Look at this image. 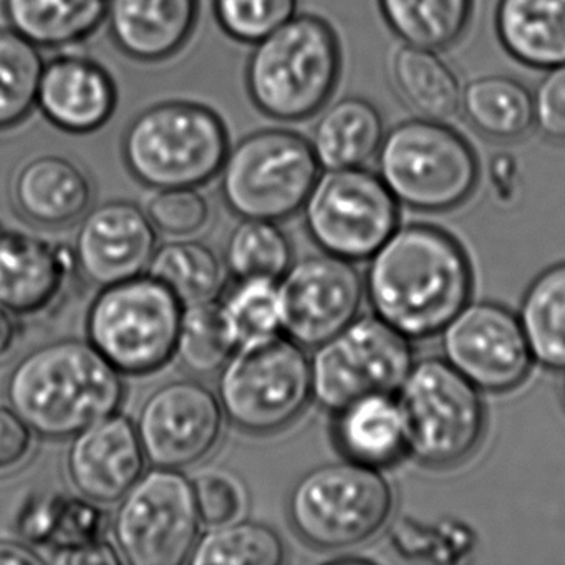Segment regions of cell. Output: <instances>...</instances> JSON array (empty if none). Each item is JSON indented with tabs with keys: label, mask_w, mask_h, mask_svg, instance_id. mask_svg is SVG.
<instances>
[{
	"label": "cell",
	"mask_w": 565,
	"mask_h": 565,
	"mask_svg": "<svg viewBox=\"0 0 565 565\" xmlns=\"http://www.w3.org/2000/svg\"><path fill=\"white\" fill-rule=\"evenodd\" d=\"M363 284L379 319L406 339H428L468 303L472 273L451 234L412 224L396 227L370 257Z\"/></svg>",
	"instance_id": "obj_1"
},
{
	"label": "cell",
	"mask_w": 565,
	"mask_h": 565,
	"mask_svg": "<svg viewBox=\"0 0 565 565\" xmlns=\"http://www.w3.org/2000/svg\"><path fill=\"white\" fill-rule=\"evenodd\" d=\"M6 396L32 431L72 438L118 412L125 383L88 340L64 339L22 356L9 375Z\"/></svg>",
	"instance_id": "obj_2"
},
{
	"label": "cell",
	"mask_w": 565,
	"mask_h": 565,
	"mask_svg": "<svg viewBox=\"0 0 565 565\" xmlns=\"http://www.w3.org/2000/svg\"><path fill=\"white\" fill-rule=\"evenodd\" d=\"M340 67L339 39L329 22L296 14L254 44L246 65L247 94L260 114L296 124L326 107Z\"/></svg>",
	"instance_id": "obj_3"
},
{
	"label": "cell",
	"mask_w": 565,
	"mask_h": 565,
	"mask_svg": "<svg viewBox=\"0 0 565 565\" xmlns=\"http://www.w3.org/2000/svg\"><path fill=\"white\" fill-rule=\"evenodd\" d=\"M230 148L223 118L206 105L183 100L141 111L121 138L125 167L153 190L210 183L220 174Z\"/></svg>",
	"instance_id": "obj_4"
},
{
	"label": "cell",
	"mask_w": 565,
	"mask_h": 565,
	"mask_svg": "<svg viewBox=\"0 0 565 565\" xmlns=\"http://www.w3.org/2000/svg\"><path fill=\"white\" fill-rule=\"evenodd\" d=\"M379 177L398 204L441 213L465 203L479 178V163L468 141L443 121L415 118L383 137Z\"/></svg>",
	"instance_id": "obj_5"
},
{
	"label": "cell",
	"mask_w": 565,
	"mask_h": 565,
	"mask_svg": "<svg viewBox=\"0 0 565 565\" xmlns=\"http://www.w3.org/2000/svg\"><path fill=\"white\" fill-rule=\"evenodd\" d=\"M183 310L150 274L102 287L87 313L88 342L121 375H150L177 355Z\"/></svg>",
	"instance_id": "obj_6"
},
{
	"label": "cell",
	"mask_w": 565,
	"mask_h": 565,
	"mask_svg": "<svg viewBox=\"0 0 565 565\" xmlns=\"http://www.w3.org/2000/svg\"><path fill=\"white\" fill-rule=\"evenodd\" d=\"M220 372L224 415L254 435L286 428L312 399L309 356L280 332L237 347Z\"/></svg>",
	"instance_id": "obj_7"
},
{
	"label": "cell",
	"mask_w": 565,
	"mask_h": 565,
	"mask_svg": "<svg viewBox=\"0 0 565 565\" xmlns=\"http://www.w3.org/2000/svg\"><path fill=\"white\" fill-rule=\"evenodd\" d=\"M396 393L406 449L416 461L449 468L478 449L486 428L481 395L446 360L415 363Z\"/></svg>",
	"instance_id": "obj_8"
},
{
	"label": "cell",
	"mask_w": 565,
	"mask_h": 565,
	"mask_svg": "<svg viewBox=\"0 0 565 565\" xmlns=\"http://www.w3.org/2000/svg\"><path fill=\"white\" fill-rule=\"evenodd\" d=\"M319 174L307 138L286 128H266L231 147L217 177L233 213L279 223L302 210Z\"/></svg>",
	"instance_id": "obj_9"
},
{
	"label": "cell",
	"mask_w": 565,
	"mask_h": 565,
	"mask_svg": "<svg viewBox=\"0 0 565 565\" xmlns=\"http://www.w3.org/2000/svg\"><path fill=\"white\" fill-rule=\"evenodd\" d=\"M393 491L379 469L340 461L310 469L289 495V518L303 541L327 551L370 541L392 515Z\"/></svg>",
	"instance_id": "obj_10"
},
{
	"label": "cell",
	"mask_w": 565,
	"mask_h": 565,
	"mask_svg": "<svg viewBox=\"0 0 565 565\" xmlns=\"http://www.w3.org/2000/svg\"><path fill=\"white\" fill-rule=\"evenodd\" d=\"M316 349L312 398L333 413L363 396L393 395L413 366L408 339L379 317H356Z\"/></svg>",
	"instance_id": "obj_11"
},
{
	"label": "cell",
	"mask_w": 565,
	"mask_h": 565,
	"mask_svg": "<svg viewBox=\"0 0 565 565\" xmlns=\"http://www.w3.org/2000/svg\"><path fill=\"white\" fill-rule=\"evenodd\" d=\"M302 210L317 246L350 263L370 259L398 227V201L363 167L323 171Z\"/></svg>",
	"instance_id": "obj_12"
},
{
	"label": "cell",
	"mask_w": 565,
	"mask_h": 565,
	"mask_svg": "<svg viewBox=\"0 0 565 565\" xmlns=\"http://www.w3.org/2000/svg\"><path fill=\"white\" fill-rule=\"evenodd\" d=\"M114 535L124 562L180 565L190 562L200 539L193 481L180 469L143 472L120 499Z\"/></svg>",
	"instance_id": "obj_13"
},
{
	"label": "cell",
	"mask_w": 565,
	"mask_h": 565,
	"mask_svg": "<svg viewBox=\"0 0 565 565\" xmlns=\"http://www.w3.org/2000/svg\"><path fill=\"white\" fill-rule=\"evenodd\" d=\"M441 332L446 362L478 390L509 392L531 372L534 359L521 320L505 307L466 303Z\"/></svg>",
	"instance_id": "obj_14"
},
{
	"label": "cell",
	"mask_w": 565,
	"mask_h": 565,
	"mask_svg": "<svg viewBox=\"0 0 565 565\" xmlns=\"http://www.w3.org/2000/svg\"><path fill=\"white\" fill-rule=\"evenodd\" d=\"M220 396L194 380H171L154 388L138 412L145 456L154 468L181 469L206 458L223 435Z\"/></svg>",
	"instance_id": "obj_15"
},
{
	"label": "cell",
	"mask_w": 565,
	"mask_h": 565,
	"mask_svg": "<svg viewBox=\"0 0 565 565\" xmlns=\"http://www.w3.org/2000/svg\"><path fill=\"white\" fill-rule=\"evenodd\" d=\"M282 330L302 347H319L359 317L365 284L350 260L307 256L280 277Z\"/></svg>",
	"instance_id": "obj_16"
},
{
	"label": "cell",
	"mask_w": 565,
	"mask_h": 565,
	"mask_svg": "<svg viewBox=\"0 0 565 565\" xmlns=\"http://www.w3.org/2000/svg\"><path fill=\"white\" fill-rule=\"evenodd\" d=\"M157 249L147 211L128 201L88 210L74 244L77 269L100 289L147 274Z\"/></svg>",
	"instance_id": "obj_17"
},
{
	"label": "cell",
	"mask_w": 565,
	"mask_h": 565,
	"mask_svg": "<svg viewBox=\"0 0 565 565\" xmlns=\"http://www.w3.org/2000/svg\"><path fill=\"white\" fill-rule=\"evenodd\" d=\"M145 461L137 423L117 412L72 436L67 472L84 498L110 504L143 476Z\"/></svg>",
	"instance_id": "obj_18"
},
{
	"label": "cell",
	"mask_w": 565,
	"mask_h": 565,
	"mask_svg": "<svg viewBox=\"0 0 565 565\" xmlns=\"http://www.w3.org/2000/svg\"><path fill=\"white\" fill-rule=\"evenodd\" d=\"M77 269L74 249L25 233H0V306L14 316L47 312Z\"/></svg>",
	"instance_id": "obj_19"
},
{
	"label": "cell",
	"mask_w": 565,
	"mask_h": 565,
	"mask_svg": "<svg viewBox=\"0 0 565 565\" xmlns=\"http://www.w3.org/2000/svg\"><path fill=\"white\" fill-rule=\"evenodd\" d=\"M117 104L114 78L94 58L68 54L45 62L38 108L58 130L94 134L110 121Z\"/></svg>",
	"instance_id": "obj_20"
},
{
	"label": "cell",
	"mask_w": 565,
	"mask_h": 565,
	"mask_svg": "<svg viewBox=\"0 0 565 565\" xmlns=\"http://www.w3.org/2000/svg\"><path fill=\"white\" fill-rule=\"evenodd\" d=\"M198 18L200 0H107L105 22L118 51L157 64L183 51Z\"/></svg>",
	"instance_id": "obj_21"
},
{
	"label": "cell",
	"mask_w": 565,
	"mask_h": 565,
	"mask_svg": "<svg viewBox=\"0 0 565 565\" xmlns=\"http://www.w3.org/2000/svg\"><path fill=\"white\" fill-rule=\"evenodd\" d=\"M15 206L32 223L71 226L94 201V186L84 170L61 154H41L25 161L12 180Z\"/></svg>",
	"instance_id": "obj_22"
},
{
	"label": "cell",
	"mask_w": 565,
	"mask_h": 565,
	"mask_svg": "<svg viewBox=\"0 0 565 565\" xmlns=\"http://www.w3.org/2000/svg\"><path fill=\"white\" fill-rule=\"evenodd\" d=\"M333 438L350 461L388 468L408 452L405 426L393 395H369L335 412Z\"/></svg>",
	"instance_id": "obj_23"
},
{
	"label": "cell",
	"mask_w": 565,
	"mask_h": 565,
	"mask_svg": "<svg viewBox=\"0 0 565 565\" xmlns=\"http://www.w3.org/2000/svg\"><path fill=\"white\" fill-rule=\"evenodd\" d=\"M495 29L521 64L544 71L565 64V0H499Z\"/></svg>",
	"instance_id": "obj_24"
},
{
	"label": "cell",
	"mask_w": 565,
	"mask_h": 565,
	"mask_svg": "<svg viewBox=\"0 0 565 565\" xmlns=\"http://www.w3.org/2000/svg\"><path fill=\"white\" fill-rule=\"evenodd\" d=\"M385 131L375 105L347 97L330 105L310 134V147L323 170L360 168L379 153Z\"/></svg>",
	"instance_id": "obj_25"
},
{
	"label": "cell",
	"mask_w": 565,
	"mask_h": 565,
	"mask_svg": "<svg viewBox=\"0 0 565 565\" xmlns=\"http://www.w3.org/2000/svg\"><path fill=\"white\" fill-rule=\"evenodd\" d=\"M12 31L39 49L81 44L105 22L107 0H4Z\"/></svg>",
	"instance_id": "obj_26"
},
{
	"label": "cell",
	"mask_w": 565,
	"mask_h": 565,
	"mask_svg": "<svg viewBox=\"0 0 565 565\" xmlns=\"http://www.w3.org/2000/svg\"><path fill=\"white\" fill-rule=\"evenodd\" d=\"M390 77L403 104L418 118L446 121L459 110L461 85L436 51L406 44L396 49Z\"/></svg>",
	"instance_id": "obj_27"
},
{
	"label": "cell",
	"mask_w": 565,
	"mask_h": 565,
	"mask_svg": "<svg viewBox=\"0 0 565 565\" xmlns=\"http://www.w3.org/2000/svg\"><path fill=\"white\" fill-rule=\"evenodd\" d=\"M466 121L494 141H515L534 125V102L524 84L505 75H486L469 82L461 94Z\"/></svg>",
	"instance_id": "obj_28"
},
{
	"label": "cell",
	"mask_w": 565,
	"mask_h": 565,
	"mask_svg": "<svg viewBox=\"0 0 565 565\" xmlns=\"http://www.w3.org/2000/svg\"><path fill=\"white\" fill-rule=\"evenodd\" d=\"M519 320L534 362L565 372V263L542 270L532 280Z\"/></svg>",
	"instance_id": "obj_29"
},
{
	"label": "cell",
	"mask_w": 565,
	"mask_h": 565,
	"mask_svg": "<svg viewBox=\"0 0 565 565\" xmlns=\"http://www.w3.org/2000/svg\"><path fill=\"white\" fill-rule=\"evenodd\" d=\"M388 28L403 44L443 51L468 29L472 0H379Z\"/></svg>",
	"instance_id": "obj_30"
},
{
	"label": "cell",
	"mask_w": 565,
	"mask_h": 565,
	"mask_svg": "<svg viewBox=\"0 0 565 565\" xmlns=\"http://www.w3.org/2000/svg\"><path fill=\"white\" fill-rule=\"evenodd\" d=\"M147 274L167 286L184 307L213 302L224 286L223 263L198 241H171L158 247Z\"/></svg>",
	"instance_id": "obj_31"
},
{
	"label": "cell",
	"mask_w": 565,
	"mask_h": 565,
	"mask_svg": "<svg viewBox=\"0 0 565 565\" xmlns=\"http://www.w3.org/2000/svg\"><path fill=\"white\" fill-rule=\"evenodd\" d=\"M44 58L12 29H0V131L19 127L38 108Z\"/></svg>",
	"instance_id": "obj_32"
},
{
	"label": "cell",
	"mask_w": 565,
	"mask_h": 565,
	"mask_svg": "<svg viewBox=\"0 0 565 565\" xmlns=\"http://www.w3.org/2000/svg\"><path fill=\"white\" fill-rule=\"evenodd\" d=\"M286 545L280 535L260 522L234 521L211 527L198 539L191 564L280 565Z\"/></svg>",
	"instance_id": "obj_33"
},
{
	"label": "cell",
	"mask_w": 565,
	"mask_h": 565,
	"mask_svg": "<svg viewBox=\"0 0 565 565\" xmlns=\"http://www.w3.org/2000/svg\"><path fill=\"white\" fill-rule=\"evenodd\" d=\"M292 260L289 237L274 221L243 220L227 239V269L239 280H279Z\"/></svg>",
	"instance_id": "obj_34"
},
{
	"label": "cell",
	"mask_w": 565,
	"mask_h": 565,
	"mask_svg": "<svg viewBox=\"0 0 565 565\" xmlns=\"http://www.w3.org/2000/svg\"><path fill=\"white\" fill-rule=\"evenodd\" d=\"M236 349L221 303L184 307L177 342V356L184 369L196 375L220 372Z\"/></svg>",
	"instance_id": "obj_35"
},
{
	"label": "cell",
	"mask_w": 565,
	"mask_h": 565,
	"mask_svg": "<svg viewBox=\"0 0 565 565\" xmlns=\"http://www.w3.org/2000/svg\"><path fill=\"white\" fill-rule=\"evenodd\" d=\"M236 345L276 335L282 330L279 284L273 279H244L221 303Z\"/></svg>",
	"instance_id": "obj_36"
},
{
	"label": "cell",
	"mask_w": 565,
	"mask_h": 565,
	"mask_svg": "<svg viewBox=\"0 0 565 565\" xmlns=\"http://www.w3.org/2000/svg\"><path fill=\"white\" fill-rule=\"evenodd\" d=\"M299 0H213L214 18L241 44H257L297 14Z\"/></svg>",
	"instance_id": "obj_37"
},
{
	"label": "cell",
	"mask_w": 565,
	"mask_h": 565,
	"mask_svg": "<svg viewBox=\"0 0 565 565\" xmlns=\"http://www.w3.org/2000/svg\"><path fill=\"white\" fill-rule=\"evenodd\" d=\"M145 211L154 230L174 237L200 233L211 216L210 203L196 188L157 190Z\"/></svg>",
	"instance_id": "obj_38"
},
{
	"label": "cell",
	"mask_w": 565,
	"mask_h": 565,
	"mask_svg": "<svg viewBox=\"0 0 565 565\" xmlns=\"http://www.w3.org/2000/svg\"><path fill=\"white\" fill-rule=\"evenodd\" d=\"M193 489L201 524L206 527L239 521L246 509L243 486L226 472H204L194 479Z\"/></svg>",
	"instance_id": "obj_39"
},
{
	"label": "cell",
	"mask_w": 565,
	"mask_h": 565,
	"mask_svg": "<svg viewBox=\"0 0 565 565\" xmlns=\"http://www.w3.org/2000/svg\"><path fill=\"white\" fill-rule=\"evenodd\" d=\"M104 512L92 499L65 498L58 502L57 519L47 548L75 547L100 539Z\"/></svg>",
	"instance_id": "obj_40"
},
{
	"label": "cell",
	"mask_w": 565,
	"mask_h": 565,
	"mask_svg": "<svg viewBox=\"0 0 565 565\" xmlns=\"http://www.w3.org/2000/svg\"><path fill=\"white\" fill-rule=\"evenodd\" d=\"M534 102V125L545 140L565 145V64L547 68L539 82Z\"/></svg>",
	"instance_id": "obj_41"
},
{
	"label": "cell",
	"mask_w": 565,
	"mask_h": 565,
	"mask_svg": "<svg viewBox=\"0 0 565 565\" xmlns=\"http://www.w3.org/2000/svg\"><path fill=\"white\" fill-rule=\"evenodd\" d=\"M31 426L11 406L0 405V475L19 468L32 452Z\"/></svg>",
	"instance_id": "obj_42"
},
{
	"label": "cell",
	"mask_w": 565,
	"mask_h": 565,
	"mask_svg": "<svg viewBox=\"0 0 565 565\" xmlns=\"http://www.w3.org/2000/svg\"><path fill=\"white\" fill-rule=\"evenodd\" d=\"M62 495L51 494L34 498L19 515V532L22 537L35 544L47 545L57 519L58 502Z\"/></svg>",
	"instance_id": "obj_43"
},
{
	"label": "cell",
	"mask_w": 565,
	"mask_h": 565,
	"mask_svg": "<svg viewBox=\"0 0 565 565\" xmlns=\"http://www.w3.org/2000/svg\"><path fill=\"white\" fill-rule=\"evenodd\" d=\"M44 557L47 564L57 565H118L124 562L118 548L102 539L75 547L47 548Z\"/></svg>",
	"instance_id": "obj_44"
},
{
	"label": "cell",
	"mask_w": 565,
	"mask_h": 565,
	"mask_svg": "<svg viewBox=\"0 0 565 565\" xmlns=\"http://www.w3.org/2000/svg\"><path fill=\"white\" fill-rule=\"evenodd\" d=\"M47 564L41 552L22 541H0V565H42Z\"/></svg>",
	"instance_id": "obj_45"
},
{
	"label": "cell",
	"mask_w": 565,
	"mask_h": 565,
	"mask_svg": "<svg viewBox=\"0 0 565 565\" xmlns=\"http://www.w3.org/2000/svg\"><path fill=\"white\" fill-rule=\"evenodd\" d=\"M18 339V326H15L14 313L0 306V360L8 356Z\"/></svg>",
	"instance_id": "obj_46"
},
{
	"label": "cell",
	"mask_w": 565,
	"mask_h": 565,
	"mask_svg": "<svg viewBox=\"0 0 565 565\" xmlns=\"http://www.w3.org/2000/svg\"><path fill=\"white\" fill-rule=\"evenodd\" d=\"M562 399H564V405H565V375H564V382H562Z\"/></svg>",
	"instance_id": "obj_47"
}]
</instances>
